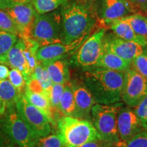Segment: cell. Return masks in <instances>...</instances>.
I'll return each mask as SVG.
<instances>
[{"mask_svg": "<svg viewBox=\"0 0 147 147\" xmlns=\"http://www.w3.org/2000/svg\"><path fill=\"white\" fill-rule=\"evenodd\" d=\"M32 75H33L39 81L43 89L47 93H49L53 83L47 69H45V67L41 63H40V62L38 63L34 73Z\"/></svg>", "mask_w": 147, "mask_h": 147, "instance_id": "cell-27", "label": "cell"}, {"mask_svg": "<svg viewBox=\"0 0 147 147\" xmlns=\"http://www.w3.org/2000/svg\"><path fill=\"white\" fill-rule=\"evenodd\" d=\"M61 15L59 12L37 14L31 32V38L40 47L62 43Z\"/></svg>", "mask_w": 147, "mask_h": 147, "instance_id": "cell-5", "label": "cell"}, {"mask_svg": "<svg viewBox=\"0 0 147 147\" xmlns=\"http://www.w3.org/2000/svg\"><path fill=\"white\" fill-rule=\"evenodd\" d=\"M22 94L23 93L16 89L8 79L0 80V97L7 107L15 106L16 101Z\"/></svg>", "mask_w": 147, "mask_h": 147, "instance_id": "cell-22", "label": "cell"}, {"mask_svg": "<svg viewBox=\"0 0 147 147\" xmlns=\"http://www.w3.org/2000/svg\"><path fill=\"white\" fill-rule=\"evenodd\" d=\"M6 104L3 101L1 100V98L0 97V117L5 113V108H6Z\"/></svg>", "mask_w": 147, "mask_h": 147, "instance_id": "cell-41", "label": "cell"}, {"mask_svg": "<svg viewBox=\"0 0 147 147\" xmlns=\"http://www.w3.org/2000/svg\"><path fill=\"white\" fill-rule=\"evenodd\" d=\"M61 15V42L70 44L90 33L95 23L93 9L74 2L63 5Z\"/></svg>", "mask_w": 147, "mask_h": 147, "instance_id": "cell-2", "label": "cell"}, {"mask_svg": "<svg viewBox=\"0 0 147 147\" xmlns=\"http://www.w3.org/2000/svg\"><path fill=\"white\" fill-rule=\"evenodd\" d=\"M134 112L140 121L143 128L147 129V95L134 107Z\"/></svg>", "mask_w": 147, "mask_h": 147, "instance_id": "cell-34", "label": "cell"}, {"mask_svg": "<svg viewBox=\"0 0 147 147\" xmlns=\"http://www.w3.org/2000/svg\"><path fill=\"white\" fill-rule=\"evenodd\" d=\"M71 88L76 106L74 117L87 121L91 119V109L96 103L91 92L84 84L71 83Z\"/></svg>", "mask_w": 147, "mask_h": 147, "instance_id": "cell-15", "label": "cell"}, {"mask_svg": "<svg viewBox=\"0 0 147 147\" xmlns=\"http://www.w3.org/2000/svg\"><path fill=\"white\" fill-rule=\"evenodd\" d=\"M16 110L20 117L38 138L45 136L51 132V123L45 114L31 104L24 94L16 101Z\"/></svg>", "mask_w": 147, "mask_h": 147, "instance_id": "cell-6", "label": "cell"}, {"mask_svg": "<svg viewBox=\"0 0 147 147\" xmlns=\"http://www.w3.org/2000/svg\"><path fill=\"white\" fill-rule=\"evenodd\" d=\"M24 95L27 100L34 106L35 107L40 110L42 113L47 116L49 119L51 124L55 125L54 119H53L52 108H51L50 102H49V97L47 95L40 94V93H34L25 87L24 90Z\"/></svg>", "mask_w": 147, "mask_h": 147, "instance_id": "cell-20", "label": "cell"}, {"mask_svg": "<svg viewBox=\"0 0 147 147\" xmlns=\"http://www.w3.org/2000/svg\"><path fill=\"white\" fill-rule=\"evenodd\" d=\"M104 50L115 54L123 59L131 61L144 51V46L134 42L126 41L118 37L104 38Z\"/></svg>", "mask_w": 147, "mask_h": 147, "instance_id": "cell-12", "label": "cell"}, {"mask_svg": "<svg viewBox=\"0 0 147 147\" xmlns=\"http://www.w3.org/2000/svg\"><path fill=\"white\" fill-rule=\"evenodd\" d=\"M114 144L102 140H97L87 142L76 147H114Z\"/></svg>", "mask_w": 147, "mask_h": 147, "instance_id": "cell-37", "label": "cell"}, {"mask_svg": "<svg viewBox=\"0 0 147 147\" xmlns=\"http://www.w3.org/2000/svg\"><path fill=\"white\" fill-rule=\"evenodd\" d=\"M140 10L147 12V0H128Z\"/></svg>", "mask_w": 147, "mask_h": 147, "instance_id": "cell-38", "label": "cell"}, {"mask_svg": "<svg viewBox=\"0 0 147 147\" xmlns=\"http://www.w3.org/2000/svg\"><path fill=\"white\" fill-rule=\"evenodd\" d=\"M65 84H53L50 91L48 93L49 102H50L51 108L59 109L61 97L64 90Z\"/></svg>", "mask_w": 147, "mask_h": 147, "instance_id": "cell-30", "label": "cell"}, {"mask_svg": "<svg viewBox=\"0 0 147 147\" xmlns=\"http://www.w3.org/2000/svg\"><path fill=\"white\" fill-rule=\"evenodd\" d=\"M24 42L21 38L18 39L15 45L10 49L7 54L4 65L16 69L23 74L25 82L32 76L28 63L23 53Z\"/></svg>", "mask_w": 147, "mask_h": 147, "instance_id": "cell-16", "label": "cell"}, {"mask_svg": "<svg viewBox=\"0 0 147 147\" xmlns=\"http://www.w3.org/2000/svg\"><path fill=\"white\" fill-rule=\"evenodd\" d=\"M12 18L20 38H31V32L37 12L31 3H21L4 10Z\"/></svg>", "mask_w": 147, "mask_h": 147, "instance_id": "cell-11", "label": "cell"}, {"mask_svg": "<svg viewBox=\"0 0 147 147\" xmlns=\"http://www.w3.org/2000/svg\"><path fill=\"white\" fill-rule=\"evenodd\" d=\"M105 29H102L89 37L76 51L75 61L84 67L95 66L104 51Z\"/></svg>", "mask_w": 147, "mask_h": 147, "instance_id": "cell-9", "label": "cell"}, {"mask_svg": "<svg viewBox=\"0 0 147 147\" xmlns=\"http://www.w3.org/2000/svg\"><path fill=\"white\" fill-rule=\"evenodd\" d=\"M121 142L120 147H147V131L143 130L126 142Z\"/></svg>", "mask_w": 147, "mask_h": 147, "instance_id": "cell-31", "label": "cell"}, {"mask_svg": "<svg viewBox=\"0 0 147 147\" xmlns=\"http://www.w3.org/2000/svg\"><path fill=\"white\" fill-rule=\"evenodd\" d=\"M110 27L116 36L121 39L136 42L144 47L147 46V40L137 36L129 24L124 20L121 18L115 20L110 23Z\"/></svg>", "mask_w": 147, "mask_h": 147, "instance_id": "cell-18", "label": "cell"}, {"mask_svg": "<svg viewBox=\"0 0 147 147\" xmlns=\"http://www.w3.org/2000/svg\"><path fill=\"white\" fill-rule=\"evenodd\" d=\"M67 1L68 0H32L35 10L40 14L53 12Z\"/></svg>", "mask_w": 147, "mask_h": 147, "instance_id": "cell-26", "label": "cell"}, {"mask_svg": "<svg viewBox=\"0 0 147 147\" xmlns=\"http://www.w3.org/2000/svg\"><path fill=\"white\" fill-rule=\"evenodd\" d=\"M96 1L97 0H72L71 2L76 3L78 4L84 5V6L93 9V6H94Z\"/></svg>", "mask_w": 147, "mask_h": 147, "instance_id": "cell-39", "label": "cell"}, {"mask_svg": "<svg viewBox=\"0 0 147 147\" xmlns=\"http://www.w3.org/2000/svg\"><path fill=\"white\" fill-rule=\"evenodd\" d=\"M59 110L64 116L75 117L76 106H75L74 97L71 88V83H69L68 82L65 84L64 90L60 100Z\"/></svg>", "mask_w": 147, "mask_h": 147, "instance_id": "cell-21", "label": "cell"}, {"mask_svg": "<svg viewBox=\"0 0 147 147\" xmlns=\"http://www.w3.org/2000/svg\"><path fill=\"white\" fill-rule=\"evenodd\" d=\"M32 0H0V9H5L10 8L21 3H31Z\"/></svg>", "mask_w": 147, "mask_h": 147, "instance_id": "cell-36", "label": "cell"}, {"mask_svg": "<svg viewBox=\"0 0 147 147\" xmlns=\"http://www.w3.org/2000/svg\"><path fill=\"white\" fill-rule=\"evenodd\" d=\"M147 95V78L134 68L124 72L121 100L129 107L134 108Z\"/></svg>", "mask_w": 147, "mask_h": 147, "instance_id": "cell-8", "label": "cell"}, {"mask_svg": "<svg viewBox=\"0 0 147 147\" xmlns=\"http://www.w3.org/2000/svg\"><path fill=\"white\" fill-rule=\"evenodd\" d=\"M121 19L127 22L135 34L147 40V17L140 13H134Z\"/></svg>", "mask_w": 147, "mask_h": 147, "instance_id": "cell-23", "label": "cell"}, {"mask_svg": "<svg viewBox=\"0 0 147 147\" xmlns=\"http://www.w3.org/2000/svg\"><path fill=\"white\" fill-rule=\"evenodd\" d=\"M95 67L125 72L130 68L131 63L123 59L113 53L104 50Z\"/></svg>", "mask_w": 147, "mask_h": 147, "instance_id": "cell-19", "label": "cell"}, {"mask_svg": "<svg viewBox=\"0 0 147 147\" xmlns=\"http://www.w3.org/2000/svg\"><path fill=\"white\" fill-rule=\"evenodd\" d=\"M0 31L18 36L17 27L12 18L4 10L0 9Z\"/></svg>", "mask_w": 147, "mask_h": 147, "instance_id": "cell-29", "label": "cell"}, {"mask_svg": "<svg viewBox=\"0 0 147 147\" xmlns=\"http://www.w3.org/2000/svg\"><path fill=\"white\" fill-rule=\"evenodd\" d=\"M8 108L5 119V131L8 136L19 147H35L38 138L20 117L14 106Z\"/></svg>", "mask_w": 147, "mask_h": 147, "instance_id": "cell-7", "label": "cell"}, {"mask_svg": "<svg viewBox=\"0 0 147 147\" xmlns=\"http://www.w3.org/2000/svg\"><path fill=\"white\" fill-rule=\"evenodd\" d=\"M42 64L49 73L53 84H65L68 82L69 72L65 60L59 59Z\"/></svg>", "mask_w": 147, "mask_h": 147, "instance_id": "cell-17", "label": "cell"}, {"mask_svg": "<svg viewBox=\"0 0 147 147\" xmlns=\"http://www.w3.org/2000/svg\"><path fill=\"white\" fill-rule=\"evenodd\" d=\"M131 65L142 76L147 78V52L144 51L132 61Z\"/></svg>", "mask_w": 147, "mask_h": 147, "instance_id": "cell-33", "label": "cell"}, {"mask_svg": "<svg viewBox=\"0 0 147 147\" xmlns=\"http://www.w3.org/2000/svg\"><path fill=\"white\" fill-rule=\"evenodd\" d=\"M17 40V35L0 31V63L4 64L7 54Z\"/></svg>", "mask_w": 147, "mask_h": 147, "instance_id": "cell-25", "label": "cell"}, {"mask_svg": "<svg viewBox=\"0 0 147 147\" xmlns=\"http://www.w3.org/2000/svg\"><path fill=\"white\" fill-rule=\"evenodd\" d=\"M139 9L128 0H102L100 16L105 23L136 13Z\"/></svg>", "mask_w": 147, "mask_h": 147, "instance_id": "cell-14", "label": "cell"}, {"mask_svg": "<svg viewBox=\"0 0 147 147\" xmlns=\"http://www.w3.org/2000/svg\"><path fill=\"white\" fill-rule=\"evenodd\" d=\"M25 87H26L28 89L30 90L31 91L34 92V93H40V94L42 95H47V96L49 97L47 92L43 89V87H42V85L40 84L39 81H38L33 75H32V76H30V78L27 80Z\"/></svg>", "mask_w": 147, "mask_h": 147, "instance_id": "cell-35", "label": "cell"}, {"mask_svg": "<svg viewBox=\"0 0 147 147\" xmlns=\"http://www.w3.org/2000/svg\"><path fill=\"white\" fill-rule=\"evenodd\" d=\"M57 134L65 147H76L90 141L102 140L89 121L63 116L57 121Z\"/></svg>", "mask_w": 147, "mask_h": 147, "instance_id": "cell-3", "label": "cell"}, {"mask_svg": "<svg viewBox=\"0 0 147 147\" xmlns=\"http://www.w3.org/2000/svg\"><path fill=\"white\" fill-rule=\"evenodd\" d=\"M23 40V53L25 55L27 63H28L29 69L31 74L34 73L36 66L39 62L37 60L36 53L38 48L40 47L39 45L35 42L32 38H22Z\"/></svg>", "mask_w": 147, "mask_h": 147, "instance_id": "cell-24", "label": "cell"}, {"mask_svg": "<svg viewBox=\"0 0 147 147\" xmlns=\"http://www.w3.org/2000/svg\"><path fill=\"white\" fill-rule=\"evenodd\" d=\"M9 71H10L6 65L0 63V80L8 79Z\"/></svg>", "mask_w": 147, "mask_h": 147, "instance_id": "cell-40", "label": "cell"}, {"mask_svg": "<svg viewBox=\"0 0 147 147\" xmlns=\"http://www.w3.org/2000/svg\"><path fill=\"white\" fill-rule=\"evenodd\" d=\"M90 33L84 35L70 44L55 43L38 48L36 57L38 62L41 63L63 59L69 55L78 50L83 42L89 38Z\"/></svg>", "mask_w": 147, "mask_h": 147, "instance_id": "cell-10", "label": "cell"}, {"mask_svg": "<svg viewBox=\"0 0 147 147\" xmlns=\"http://www.w3.org/2000/svg\"><path fill=\"white\" fill-rule=\"evenodd\" d=\"M124 72L95 67L84 72V84L96 104H113L121 100Z\"/></svg>", "mask_w": 147, "mask_h": 147, "instance_id": "cell-1", "label": "cell"}, {"mask_svg": "<svg viewBox=\"0 0 147 147\" xmlns=\"http://www.w3.org/2000/svg\"><path fill=\"white\" fill-rule=\"evenodd\" d=\"M117 123L119 138L123 142L144 129L135 113L127 107L122 106L119 110Z\"/></svg>", "mask_w": 147, "mask_h": 147, "instance_id": "cell-13", "label": "cell"}, {"mask_svg": "<svg viewBox=\"0 0 147 147\" xmlns=\"http://www.w3.org/2000/svg\"><path fill=\"white\" fill-rule=\"evenodd\" d=\"M35 147H65L57 134H49L38 138L36 140Z\"/></svg>", "mask_w": 147, "mask_h": 147, "instance_id": "cell-28", "label": "cell"}, {"mask_svg": "<svg viewBox=\"0 0 147 147\" xmlns=\"http://www.w3.org/2000/svg\"><path fill=\"white\" fill-rule=\"evenodd\" d=\"M123 106L121 102L113 104H95L91 112L93 125L101 139L112 144H119L121 141L117 130V114Z\"/></svg>", "mask_w": 147, "mask_h": 147, "instance_id": "cell-4", "label": "cell"}, {"mask_svg": "<svg viewBox=\"0 0 147 147\" xmlns=\"http://www.w3.org/2000/svg\"><path fill=\"white\" fill-rule=\"evenodd\" d=\"M0 147H15V146L12 144H3V145H0Z\"/></svg>", "mask_w": 147, "mask_h": 147, "instance_id": "cell-42", "label": "cell"}, {"mask_svg": "<svg viewBox=\"0 0 147 147\" xmlns=\"http://www.w3.org/2000/svg\"><path fill=\"white\" fill-rule=\"evenodd\" d=\"M8 79L16 89L23 93V90H25L26 82L21 71L16 69L12 68L9 71Z\"/></svg>", "mask_w": 147, "mask_h": 147, "instance_id": "cell-32", "label": "cell"}]
</instances>
